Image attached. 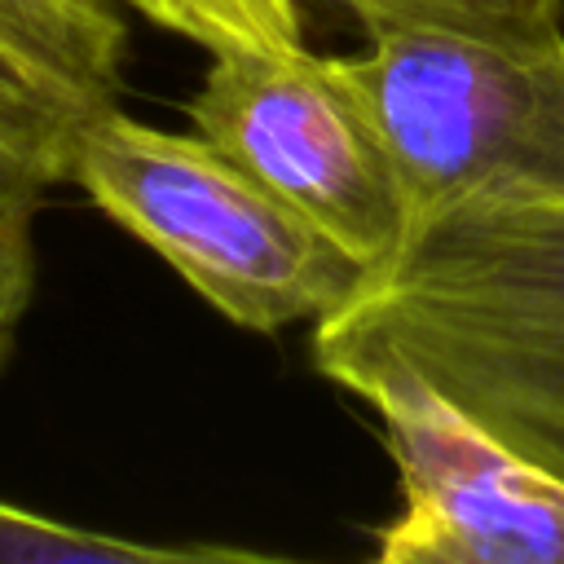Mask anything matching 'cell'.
I'll use <instances>...</instances> for the list:
<instances>
[{"label":"cell","mask_w":564,"mask_h":564,"mask_svg":"<svg viewBox=\"0 0 564 564\" xmlns=\"http://www.w3.org/2000/svg\"><path fill=\"white\" fill-rule=\"evenodd\" d=\"M0 26L101 106H119L128 26L115 0H0Z\"/></svg>","instance_id":"cell-7"},{"label":"cell","mask_w":564,"mask_h":564,"mask_svg":"<svg viewBox=\"0 0 564 564\" xmlns=\"http://www.w3.org/2000/svg\"><path fill=\"white\" fill-rule=\"evenodd\" d=\"M0 564H300L242 546H154L79 529L0 498Z\"/></svg>","instance_id":"cell-8"},{"label":"cell","mask_w":564,"mask_h":564,"mask_svg":"<svg viewBox=\"0 0 564 564\" xmlns=\"http://www.w3.org/2000/svg\"><path fill=\"white\" fill-rule=\"evenodd\" d=\"M128 4L145 22L198 44L203 53L304 44L300 0H128Z\"/></svg>","instance_id":"cell-9"},{"label":"cell","mask_w":564,"mask_h":564,"mask_svg":"<svg viewBox=\"0 0 564 564\" xmlns=\"http://www.w3.org/2000/svg\"><path fill=\"white\" fill-rule=\"evenodd\" d=\"M388 357L564 480V203L441 216L313 330V361Z\"/></svg>","instance_id":"cell-1"},{"label":"cell","mask_w":564,"mask_h":564,"mask_svg":"<svg viewBox=\"0 0 564 564\" xmlns=\"http://www.w3.org/2000/svg\"><path fill=\"white\" fill-rule=\"evenodd\" d=\"M189 128L383 273L414 220L388 141L344 57L295 48L212 53L185 106Z\"/></svg>","instance_id":"cell-4"},{"label":"cell","mask_w":564,"mask_h":564,"mask_svg":"<svg viewBox=\"0 0 564 564\" xmlns=\"http://www.w3.org/2000/svg\"><path fill=\"white\" fill-rule=\"evenodd\" d=\"M375 405L401 511L361 564H564V480L533 467L410 366L339 357L317 366Z\"/></svg>","instance_id":"cell-5"},{"label":"cell","mask_w":564,"mask_h":564,"mask_svg":"<svg viewBox=\"0 0 564 564\" xmlns=\"http://www.w3.org/2000/svg\"><path fill=\"white\" fill-rule=\"evenodd\" d=\"M366 35L397 26L441 31H555L564 0H339Z\"/></svg>","instance_id":"cell-10"},{"label":"cell","mask_w":564,"mask_h":564,"mask_svg":"<svg viewBox=\"0 0 564 564\" xmlns=\"http://www.w3.org/2000/svg\"><path fill=\"white\" fill-rule=\"evenodd\" d=\"M344 66L388 141L414 229L467 207L564 203V26H397L366 35Z\"/></svg>","instance_id":"cell-3"},{"label":"cell","mask_w":564,"mask_h":564,"mask_svg":"<svg viewBox=\"0 0 564 564\" xmlns=\"http://www.w3.org/2000/svg\"><path fill=\"white\" fill-rule=\"evenodd\" d=\"M70 181L220 317L260 335L326 322L375 278L194 128L167 132L106 106L75 141Z\"/></svg>","instance_id":"cell-2"},{"label":"cell","mask_w":564,"mask_h":564,"mask_svg":"<svg viewBox=\"0 0 564 564\" xmlns=\"http://www.w3.org/2000/svg\"><path fill=\"white\" fill-rule=\"evenodd\" d=\"M106 106L62 79L0 26V176L48 189L70 181L84 123Z\"/></svg>","instance_id":"cell-6"},{"label":"cell","mask_w":564,"mask_h":564,"mask_svg":"<svg viewBox=\"0 0 564 564\" xmlns=\"http://www.w3.org/2000/svg\"><path fill=\"white\" fill-rule=\"evenodd\" d=\"M35 207L40 189L0 176V370L35 291Z\"/></svg>","instance_id":"cell-11"}]
</instances>
